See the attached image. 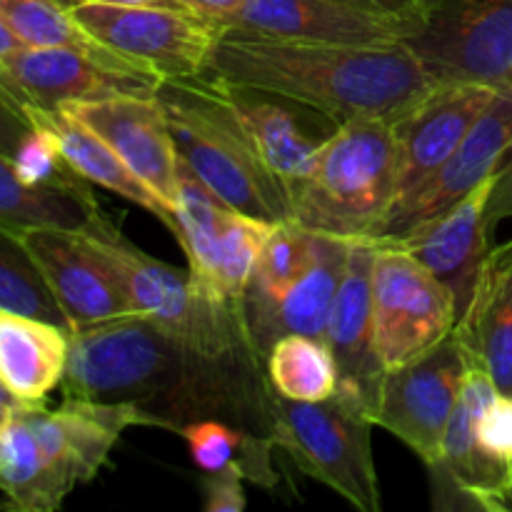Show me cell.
<instances>
[{
	"mask_svg": "<svg viewBox=\"0 0 512 512\" xmlns=\"http://www.w3.org/2000/svg\"><path fill=\"white\" fill-rule=\"evenodd\" d=\"M65 398L133 405L150 428L180 433L200 420H225L275 440L268 365L198 353L140 313L80 325L68 335Z\"/></svg>",
	"mask_w": 512,
	"mask_h": 512,
	"instance_id": "obj_1",
	"label": "cell"
},
{
	"mask_svg": "<svg viewBox=\"0 0 512 512\" xmlns=\"http://www.w3.org/2000/svg\"><path fill=\"white\" fill-rule=\"evenodd\" d=\"M205 75L318 110L335 125L390 118L435 85L405 45H330L220 35Z\"/></svg>",
	"mask_w": 512,
	"mask_h": 512,
	"instance_id": "obj_2",
	"label": "cell"
},
{
	"mask_svg": "<svg viewBox=\"0 0 512 512\" xmlns=\"http://www.w3.org/2000/svg\"><path fill=\"white\" fill-rule=\"evenodd\" d=\"M80 233L108 263L133 313L148 315L180 343L210 358L265 363L250 335L243 300L205 293L190 270L150 258L103 215Z\"/></svg>",
	"mask_w": 512,
	"mask_h": 512,
	"instance_id": "obj_3",
	"label": "cell"
},
{
	"mask_svg": "<svg viewBox=\"0 0 512 512\" xmlns=\"http://www.w3.org/2000/svg\"><path fill=\"white\" fill-rule=\"evenodd\" d=\"M398 198L390 118H355L320 145L293 195V220L313 233L355 240L380 235Z\"/></svg>",
	"mask_w": 512,
	"mask_h": 512,
	"instance_id": "obj_4",
	"label": "cell"
},
{
	"mask_svg": "<svg viewBox=\"0 0 512 512\" xmlns=\"http://www.w3.org/2000/svg\"><path fill=\"white\" fill-rule=\"evenodd\" d=\"M158 98L180 158L220 200L268 223L293 220L290 200L260 163L220 80L205 73L163 80Z\"/></svg>",
	"mask_w": 512,
	"mask_h": 512,
	"instance_id": "obj_5",
	"label": "cell"
},
{
	"mask_svg": "<svg viewBox=\"0 0 512 512\" xmlns=\"http://www.w3.org/2000/svg\"><path fill=\"white\" fill-rule=\"evenodd\" d=\"M275 445L310 478L363 512H380V483L375 470L368 405L363 395L338 385L335 395L318 403H300L275 393Z\"/></svg>",
	"mask_w": 512,
	"mask_h": 512,
	"instance_id": "obj_6",
	"label": "cell"
},
{
	"mask_svg": "<svg viewBox=\"0 0 512 512\" xmlns=\"http://www.w3.org/2000/svg\"><path fill=\"white\" fill-rule=\"evenodd\" d=\"M453 288L398 245L375 240L373 348L383 373L443 343L458 325Z\"/></svg>",
	"mask_w": 512,
	"mask_h": 512,
	"instance_id": "obj_7",
	"label": "cell"
},
{
	"mask_svg": "<svg viewBox=\"0 0 512 512\" xmlns=\"http://www.w3.org/2000/svg\"><path fill=\"white\" fill-rule=\"evenodd\" d=\"M403 45L435 83L512 93V0H430L423 28Z\"/></svg>",
	"mask_w": 512,
	"mask_h": 512,
	"instance_id": "obj_8",
	"label": "cell"
},
{
	"mask_svg": "<svg viewBox=\"0 0 512 512\" xmlns=\"http://www.w3.org/2000/svg\"><path fill=\"white\" fill-rule=\"evenodd\" d=\"M163 75L110 48H28L0 60V93L18 108L55 110L113 95H153Z\"/></svg>",
	"mask_w": 512,
	"mask_h": 512,
	"instance_id": "obj_9",
	"label": "cell"
},
{
	"mask_svg": "<svg viewBox=\"0 0 512 512\" xmlns=\"http://www.w3.org/2000/svg\"><path fill=\"white\" fill-rule=\"evenodd\" d=\"M430 0H245L225 33L330 45H403L425 23ZM223 33V35H225Z\"/></svg>",
	"mask_w": 512,
	"mask_h": 512,
	"instance_id": "obj_10",
	"label": "cell"
},
{
	"mask_svg": "<svg viewBox=\"0 0 512 512\" xmlns=\"http://www.w3.org/2000/svg\"><path fill=\"white\" fill-rule=\"evenodd\" d=\"M468 358L455 333L420 358L380 375L370 420L403 440L430 470L438 465L445 428L458 405Z\"/></svg>",
	"mask_w": 512,
	"mask_h": 512,
	"instance_id": "obj_11",
	"label": "cell"
},
{
	"mask_svg": "<svg viewBox=\"0 0 512 512\" xmlns=\"http://www.w3.org/2000/svg\"><path fill=\"white\" fill-rule=\"evenodd\" d=\"M68 10L98 43L165 80L203 75L220 38V30L198 15L158 5L80 3Z\"/></svg>",
	"mask_w": 512,
	"mask_h": 512,
	"instance_id": "obj_12",
	"label": "cell"
},
{
	"mask_svg": "<svg viewBox=\"0 0 512 512\" xmlns=\"http://www.w3.org/2000/svg\"><path fill=\"white\" fill-rule=\"evenodd\" d=\"M60 108L103 138L110 150L173 208L178 198L180 153L175 148L168 110L158 93L80 100Z\"/></svg>",
	"mask_w": 512,
	"mask_h": 512,
	"instance_id": "obj_13",
	"label": "cell"
},
{
	"mask_svg": "<svg viewBox=\"0 0 512 512\" xmlns=\"http://www.w3.org/2000/svg\"><path fill=\"white\" fill-rule=\"evenodd\" d=\"M512 155V93H498L485 113L455 148V153L425 180L390 208L380 238H398L415 225L435 218L460 198L498 173Z\"/></svg>",
	"mask_w": 512,
	"mask_h": 512,
	"instance_id": "obj_14",
	"label": "cell"
},
{
	"mask_svg": "<svg viewBox=\"0 0 512 512\" xmlns=\"http://www.w3.org/2000/svg\"><path fill=\"white\" fill-rule=\"evenodd\" d=\"M495 95L498 90L488 85L435 83L390 120L398 155L395 203L423 185L455 153Z\"/></svg>",
	"mask_w": 512,
	"mask_h": 512,
	"instance_id": "obj_15",
	"label": "cell"
},
{
	"mask_svg": "<svg viewBox=\"0 0 512 512\" xmlns=\"http://www.w3.org/2000/svg\"><path fill=\"white\" fill-rule=\"evenodd\" d=\"M220 85L260 163L290 200V213H293L295 190L303 183L320 145L335 133L338 125L320 128L318 120L325 118L323 113L283 95L243 88L225 80H220Z\"/></svg>",
	"mask_w": 512,
	"mask_h": 512,
	"instance_id": "obj_16",
	"label": "cell"
},
{
	"mask_svg": "<svg viewBox=\"0 0 512 512\" xmlns=\"http://www.w3.org/2000/svg\"><path fill=\"white\" fill-rule=\"evenodd\" d=\"M18 235L73 330L133 313L108 263L80 230L35 228Z\"/></svg>",
	"mask_w": 512,
	"mask_h": 512,
	"instance_id": "obj_17",
	"label": "cell"
},
{
	"mask_svg": "<svg viewBox=\"0 0 512 512\" xmlns=\"http://www.w3.org/2000/svg\"><path fill=\"white\" fill-rule=\"evenodd\" d=\"M498 393L493 378L483 368L468 363L458 405L448 420L438 465L433 468L460 498L490 512L512 510V468L490 458L480 448L475 433L478 415Z\"/></svg>",
	"mask_w": 512,
	"mask_h": 512,
	"instance_id": "obj_18",
	"label": "cell"
},
{
	"mask_svg": "<svg viewBox=\"0 0 512 512\" xmlns=\"http://www.w3.org/2000/svg\"><path fill=\"white\" fill-rule=\"evenodd\" d=\"M495 178L498 173L483 180L478 188L470 190L448 210L415 225L408 233L398 235V238H380L385 243L398 245L418 263H423L430 273L438 275L443 283H448L458 298L460 310L468 300L475 273L490 248L488 200L493 193Z\"/></svg>",
	"mask_w": 512,
	"mask_h": 512,
	"instance_id": "obj_19",
	"label": "cell"
},
{
	"mask_svg": "<svg viewBox=\"0 0 512 512\" xmlns=\"http://www.w3.org/2000/svg\"><path fill=\"white\" fill-rule=\"evenodd\" d=\"M373 260L375 240H348L343 278L325 328V343L338 363L340 385L363 395L368 413L383 375L373 348Z\"/></svg>",
	"mask_w": 512,
	"mask_h": 512,
	"instance_id": "obj_20",
	"label": "cell"
},
{
	"mask_svg": "<svg viewBox=\"0 0 512 512\" xmlns=\"http://www.w3.org/2000/svg\"><path fill=\"white\" fill-rule=\"evenodd\" d=\"M453 333L468 363L512 395V238L488 248Z\"/></svg>",
	"mask_w": 512,
	"mask_h": 512,
	"instance_id": "obj_21",
	"label": "cell"
},
{
	"mask_svg": "<svg viewBox=\"0 0 512 512\" xmlns=\"http://www.w3.org/2000/svg\"><path fill=\"white\" fill-rule=\"evenodd\" d=\"M345 255H348V240L313 233L310 258L295 283L273 305L245 315L250 335L265 358L275 340L283 335L303 333L325 340L330 310L343 278Z\"/></svg>",
	"mask_w": 512,
	"mask_h": 512,
	"instance_id": "obj_22",
	"label": "cell"
},
{
	"mask_svg": "<svg viewBox=\"0 0 512 512\" xmlns=\"http://www.w3.org/2000/svg\"><path fill=\"white\" fill-rule=\"evenodd\" d=\"M68 330L0 310V385L18 403H43L63 383Z\"/></svg>",
	"mask_w": 512,
	"mask_h": 512,
	"instance_id": "obj_23",
	"label": "cell"
},
{
	"mask_svg": "<svg viewBox=\"0 0 512 512\" xmlns=\"http://www.w3.org/2000/svg\"><path fill=\"white\" fill-rule=\"evenodd\" d=\"M23 110L30 120H38L45 128L53 130V135L58 138L60 153H63V158L68 160V165L80 178L93 185H100V188L110 190V193L120 195V198L130 200V203L140 205L150 215H155L170 233L178 235V220H175L173 208L165 200H160L88 125H83L78 118L65 113L63 108Z\"/></svg>",
	"mask_w": 512,
	"mask_h": 512,
	"instance_id": "obj_24",
	"label": "cell"
},
{
	"mask_svg": "<svg viewBox=\"0 0 512 512\" xmlns=\"http://www.w3.org/2000/svg\"><path fill=\"white\" fill-rule=\"evenodd\" d=\"M90 183L30 185L20 178L13 158L0 153V228L83 230L100 218Z\"/></svg>",
	"mask_w": 512,
	"mask_h": 512,
	"instance_id": "obj_25",
	"label": "cell"
},
{
	"mask_svg": "<svg viewBox=\"0 0 512 512\" xmlns=\"http://www.w3.org/2000/svg\"><path fill=\"white\" fill-rule=\"evenodd\" d=\"M18 408L0 430V493L5 498V508L53 512L73 490L48 463Z\"/></svg>",
	"mask_w": 512,
	"mask_h": 512,
	"instance_id": "obj_26",
	"label": "cell"
},
{
	"mask_svg": "<svg viewBox=\"0 0 512 512\" xmlns=\"http://www.w3.org/2000/svg\"><path fill=\"white\" fill-rule=\"evenodd\" d=\"M265 365L273 390L288 400L318 403L335 395L340 385L338 363L328 343L313 335L293 333L278 338Z\"/></svg>",
	"mask_w": 512,
	"mask_h": 512,
	"instance_id": "obj_27",
	"label": "cell"
},
{
	"mask_svg": "<svg viewBox=\"0 0 512 512\" xmlns=\"http://www.w3.org/2000/svg\"><path fill=\"white\" fill-rule=\"evenodd\" d=\"M0 310L45 320L73 333L33 255L15 230L0 228Z\"/></svg>",
	"mask_w": 512,
	"mask_h": 512,
	"instance_id": "obj_28",
	"label": "cell"
},
{
	"mask_svg": "<svg viewBox=\"0 0 512 512\" xmlns=\"http://www.w3.org/2000/svg\"><path fill=\"white\" fill-rule=\"evenodd\" d=\"M310 245H313V230H305L295 220L275 223L245 290V315L273 305L295 283L310 258Z\"/></svg>",
	"mask_w": 512,
	"mask_h": 512,
	"instance_id": "obj_29",
	"label": "cell"
},
{
	"mask_svg": "<svg viewBox=\"0 0 512 512\" xmlns=\"http://www.w3.org/2000/svg\"><path fill=\"white\" fill-rule=\"evenodd\" d=\"M0 15L28 48H103L60 0H0Z\"/></svg>",
	"mask_w": 512,
	"mask_h": 512,
	"instance_id": "obj_30",
	"label": "cell"
},
{
	"mask_svg": "<svg viewBox=\"0 0 512 512\" xmlns=\"http://www.w3.org/2000/svg\"><path fill=\"white\" fill-rule=\"evenodd\" d=\"M30 123H33V133L23 140V145H20L18 153H15L13 158L20 178L30 185L88 183V180L80 178V175L70 168L68 160L63 158L58 138L53 135V130L45 128L38 120H30Z\"/></svg>",
	"mask_w": 512,
	"mask_h": 512,
	"instance_id": "obj_31",
	"label": "cell"
},
{
	"mask_svg": "<svg viewBox=\"0 0 512 512\" xmlns=\"http://www.w3.org/2000/svg\"><path fill=\"white\" fill-rule=\"evenodd\" d=\"M478 443L490 458L512 468V395L498 393L475 423Z\"/></svg>",
	"mask_w": 512,
	"mask_h": 512,
	"instance_id": "obj_32",
	"label": "cell"
},
{
	"mask_svg": "<svg viewBox=\"0 0 512 512\" xmlns=\"http://www.w3.org/2000/svg\"><path fill=\"white\" fill-rule=\"evenodd\" d=\"M245 470L240 463L225 465L223 470L205 473V510L208 512H243L245 493H243Z\"/></svg>",
	"mask_w": 512,
	"mask_h": 512,
	"instance_id": "obj_33",
	"label": "cell"
},
{
	"mask_svg": "<svg viewBox=\"0 0 512 512\" xmlns=\"http://www.w3.org/2000/svg\"><path fill=\"white\" fill-rule=\"evenodd\" d=\"M33 133V123L23 108L13 103L8 95L0 93V153L15 158L23 140Z\"/></svg>",
	"mask_w": 512,
	"mask_h": 512,
	"instance_id": "obj_34",
	"label": "cell"
},
{
	"mask_svg": "<svg viewBox=\"0 0 512 512\" xmlns=\"http://www.w3.org/2000/svg\"><path fill=\"white\" fill-rule=\"evenodd\" d=\"M180 3H183V8L188 13L203 18L205 23L218 28L220 35H223L228 30V25L235 20V15L240 13L245 0H180Z\"/></svg>",
	"mask_w": 512,
	"mask_h": 512,
	"instance_id": "obj_35",
	"label": "cell"
},
{
	"mask_svg": "<svg viewBox=\"0 0 512 512\" xmlns=\"http://www.w3.org/2000/svg\"><path fill=\"white\" fill-rule=\"evenodd\" d=\"M512 218V155L508 163L498 170V178H495L493 193L488 200V228L490 233L495 230V225H500L503 220Z\"/></svg>",
	"mask_w": 512,
	"mask_h": 512,
	"instance_id": "obj_36",
	"label": "cell"
},
{
	"mask_svg": "<svg viewBox=\"0 0 512 512\" xmlns=\"http://www.w3.org/2000/svg\"><path fill=\"white\" fill-rule=\"evenodd\" d=\"M65 8H73L80 3H110V5H158V8H173V10H185L180 0H60ZM188 13V10H185Z\"/></svg>",
	"mask_w": 512,
	"mask_h": 512,
	"instance_id": "obj_37",
	"label": "cell"
},
{
	"mask_svg": "<svg viewBox=\"0 0 512 512\" xmlns=\"http://www.w3.org/2000/svg\"><path fill=\"white\" fill-rule=\"evenodd\" d=\"M23 48V43L18 40V35L10 30V25L5 23V18L0 15V60L8 58V55H13L15 50Z\"/></svg>",
	"mask_w": 512,
	"mask_h": 512,
	"instance_id": "obj_38",
	"label": "cell"
},
{
	"mask_svg": "<svg viewBox=\"0 0 512 512\" xmlns=\"http://www.w3.org/2000/svg\"><path fill=\"white\" fill-rule=\"evenodd\" d=\"M18 408V405H8V403H0V430H3V425H5V420L10 418V413H13V410Z\"/></svg>",
	"mask_w": 512,
	"mask_h": 512,
	"instance_id": "obj_39",
	"label": "cell"
},
{
	"mask_svg": "<svg viewBox=\"0 0 512 512\" xmlns=\"http://www.w3.org/2000/svg\"><path fill=\"white\" fill-rule=\"evenodd\" d=\"M373 3H383V5H395V8H403V5L420 3V0H373Z\"/></svg>",
	"mask_w": 512,
	"mask_h": 512,
	"instance_id": "obj_40",
	"label": "cell"
},
{
	"mask_svg": "<svg viewBox=\"0 0 512 512\" xmlns=\"http://www.w3.org/2000/svg\"><path fill=\"white\" fill-rule=\"evenodd\" d=\"M0 403H8V405H23V403H18V400H15L13 395H10L8 390L3 388V385H0Z\"/></svg>",
	"mask_w": 512,
	"mask_h": 512,
	"instance_id": "obj_41",
	"label": "cell"
}]
</instances>
